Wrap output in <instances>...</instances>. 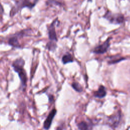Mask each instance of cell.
Here are the masks:
<instances>
[{
	"label": "cell",
	"mask_w": 130,
	"mask_h": 130,
	"mask_svg": "<svg viewBox=\"0 0 130 130\" xmlns=\"http://www.w3.org/2000/svg\"><path fill=\"white\" fill-rule=\"evenodd\" d=\"M39 0H17L12 8L10 15L11 17L14 16L17 13L24 8H27L31 10L37 4Z\"/></svg>",
	"instance_id": "obj_2"
},
{
	"label": "cell",
	"mask_w": 130,
	"mask_h": 130,
	"mask_svg": "<svg viewBox=\"0 0 130 130\" xmlns=\"http://www.w3.org/2000/svg\"><path fill=\"white\" fill-rule=\"evenodd\" d=\"M103 17L108 20L110 23L116 24H122L124 23L125 21L124 16L123 14L119 13H113L109 10L107 11Z\"/></svg>",
	"instance_id": "obj_3"
},
{
	"label": "cell",
	"mask_w": 130,
	"mask_h": 130,
	"mask_svg": "<svg viewBox=\"0 0 130 130\" xmlns=\"http://www.w3.org/2000/svg\"><path fill=\"white\" fill-rule=\"evenodd\" d=\"M46 4L48 6H63V2L62 0H47Z\"/></svg>",
	"instance_id": "obj_12"
},
{
	"label": "cell",
	"mask_w": 130,
	"mask_h": 130,
	"mask_svg": "<svg viewBox=\"0 0 130 130\" xmlns=\"http://www.w3.org/2000/svg\"><path fill=\"white\" fill-rule=\"evenodd\" d=\"M72 87L77 91L78 92H81L83 90L82 87L81 85L77 82H73L72 84Z\"/></svg>",
	"instance_id": "obj_15"
},
{
	"label": "cell",
	"mask_w": 130,
	"mask_h": 130,
	"mask_svg": "<svg viewBox=\"0 0 130 130\" xmlns=\"http://www.w3.org/2000/svg\"><path fill=\"white\" fill-rule=\"evenodd\" d=\"M61 61L63 64H66L68 63L73 62L74 61V58L71 54L69 52H67L62 56Z\"/></svg>",
	"instance_id": "obj_11"
},
{
	"label": "cell",
	"mask_w": 130,
	"mask_h": 130,
	"mask_svg": "<svg viewBox=\"0 0 130 130\" xmlns=\"http://www.w3.org/2000/svg\"><path fill=\"white\" fill-rule=\"evenodd\" d=\"M28 30V29H24L12 35L8 40V44L13 47L20 48L21 47L19 42V39L23 38L25 35H27V31Z\"/></svg>",
	"instance_id": "obj_4"
},
{
	"label": "cell",
	"mask_w": 130,
	"mask_h": 130,
	"mask_svg": "<svg viewBox=\"0 0 130 130\" xmlns=\"http://www.w3.org/2000/svg\"><path fill=\"white\" fill-rule=\"evenodd\" d=\"M58 22V18H56L54 19L52 22L48 26V38L50 40L49 42L56 43L58 41L57 34L55 30V24Z\"/></svg>",
	"instance_id": "obj_6"
},
{
	"label": "cell",
	"mask_w": 130,
	"mask_h": 130,
	"mask_svg": "<svg viewBox=\"0 0 130 130\" xmlns=\"http://www.w3.org/2000/svg\"><path fill=\"white\" fill-rule=\"evenodd\" d=\"M106 59L108 64H114L126 59V58L121 55L116 54L108 56L106 57Z\"/></svg>",
	"instance_id": "obj_7"
},
{
	"label": "cell",
	"mask_w": 130,
	"mask_h": 130,
	"mask_svg": "<svg viewBox=\"0 0 130 130\" xmlns=\"http://www.w3.org/2000/svg\"><path fill=\"white\" fill-rule=\"evenodd\" d=\"M120 114L119 113H116L109 118L108 120V123L111 126L113 127H116L120 122Z\"/></svg>",
	"instance_id": "obj_9"
},
{
	"label": "cell",
	"mask_w": 130,
	"mask_h": 130,
	"mask_svg": "<svg viewBox=\"0 0 130 130\" xmlns=\"http://www.w3.org/2000/svg\"><path fill=\"white\" fill-rule=\"evenodd\" d=\"M106 93L107 92L105 87L103 85H101L99 87L98 90L94 92V95L96 98H103L105 96V95H106Z\"/></svg>",
	"instance_id": "obj_10"
},
{
	"label": "cell",
	"mask_w": 130,
	"mask_h": 130,
	"mask_svg": "<svg viewBox=\"0 0 130 130\" xmlns=\"http://www.w3.org/2000/svg\"><path fill=\"white\" fill-rule=\"evenodd\" d=\"M78 127L79 130H89L90 126L85 121L80 122L78 124Z\"/></svg>",
	"instance_id": "obj_14"
},
{
	"label": "cell",
	"mask_w": 130,
	"mask_h": 130,
	"mask_svg": "<svg viewBox=\"0 0 130 130\" xmlns=\"http://www.w3.org/2000/svg\"><path fill=\"white\" fill-rule=\"evenodd\" d=\"M56 110L55 109H52L50 112V113H49L48 115L47 116L46 120L44 121V122L43 124L44 128L45 129H48L50 127L52 120H53L55 115H56Z\"/></svg>",
	"instance_id": "obj_8"
},
{
	"label": "cell",
	"mask_w": 130,
	"mask_h": 130,
	"mask_svg": "<svg viewBox=\"0 0 130 130\" xmlns=\"http://www.w3.org/2000/svg\"><path fill=\"white\" fill-rule=\"evenodd\" d=\"M25 61L22 58H19L15 60L12 63V67L14 71L16 72L21 81V88L24 90L26 86L27 81V75L24 69Z\"/></svg>",
	"instance_id": "obj_1"
},
{
	"label": "cell",
	"mask_w": 130,
	"mask_h": 130,
	"mask_svg": "<svg viewBox=\"0 0 130 130\" xmlns=\"http://www.w3.org/2000/svg\"><path fill=\"white\" fill-rule=\"evenodd\" d=\"M56 48H57L56 43H54V42H48L46 45V48L50 51H55Z\"/></svg>",
	"instance_id": "obj_13"
},
{
	"label": "cell",
	"mask_w": 130,
	"mask_h": 130,
	"mask_svg": "<svg viewBox=\"0 0 130 130\" xmlns=\"http://www.w3.org/2000/svg\"><path fill=\"white\" fill-rule=\"evenodd\" d=\"M4 13V9L2 6V5L0 3V15Z\"/></svg>",
	"instance_id": "obj_16"
},
{
	"label": "cell",
	"mask_w": 130,
	"mask_h": 130,
	"mask_svg": "<svg viewBox=\"0 0 130 130\" xmlns=\"http://www.w3.org/2000/svg\"><path fill=\"white\" fill-rule=\"evenodd\" d=\"M56 130H62V129L61 127H59V126H58V127L57 128Z\"/></svg>",
	"instance_id": "obj_17"
},
{
	"label": "cell",
	"mask_w": 130,
	"mask_h": 130,
	"mask_svg": "<svg viewBox=\"0 0 130 130\" xmlns=\"http://www.w3.org/2000/svg\"><path fill=\"white\" fill-rule=\"evenodd\" d=\"M111 38H108L103 43L95 46L92 50V52L96 54H103L106 53L110 46Z\"/></svg>",
	"instance_id": "obj_5"
}]
</instances>
